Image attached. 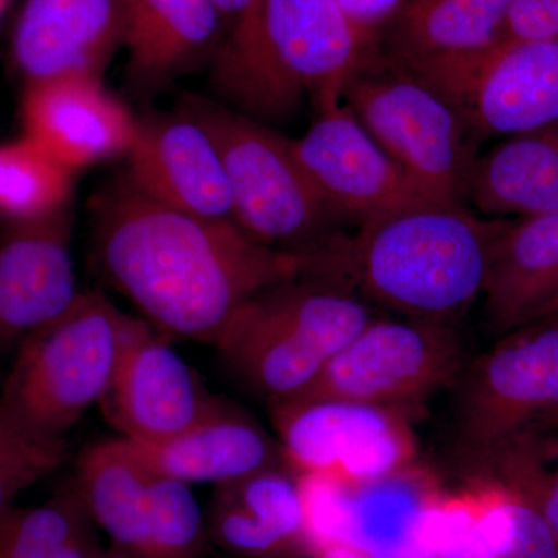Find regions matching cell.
<instances>
[{
	"mask_svg": "<svg viewBox=\"0 0 558 558\" xmlns=\"http://www.w3.org/2000/svg\"><path fill=\"white\" fill-rule=\"evenodd\" d=\"M69 209L49 218L7 222L0 231V352L75 303Z\"/></svg>",
	"mask_w": 558,
	"mask_h": 558,
	"instance_id": "e0dca14e",
	"label": "cell"
},
{
	"mask_svg": "<svg viewBox=\"0 0 558 558\" xmlns=\"http://www.w3.org/2000/svg\"><path fill=\"white\" fill-rule=\"evenodd\" d=\"M7 2H9V3H10V2H11V0H7Z\"/></svg>",
	"mask_w": 558,
	"mask_h": 558,
	"instance_id": "f35d334b",
	"label": "cell"
},
{
	"mask_svg": "<svg viewBox=\"0 0 558 558\" xmlns=\"http://www.w3.org/2000/svg\"><path fill=\"white\" fill-rule=\"evenodd\" d=\"M468 199L490 216L529 218L558 209V120L476 157Z\"/></svg>",
	"mask_w": 558,
	"mask_h": 558,
	"instance_id": "d4e9b609",
	"label": "cell"
},
{
	"mask_svg": "<svg viewBox=\"0 0 558 558\" xmlns=\"http://www.w3.org/2000/svg\"><path fill=\"white\" fill-rule=\"evenodd\" d=\"M488 328L498 336L538 317L558 296V209L506 220L483 290Z\"/></svg>",
	"mask_w": 558,
	"mask_h": 558,
	"instance_id": "603a6c76",
	"label": "cell"
},
{
	"mask_svg": "<svg viewBox=\"0 0 558 558\" xmlns=\"http://www.w3.org/2000/svg\"><path fill=\"white\" fill-rule=\"evenodd\" d=\"M341 101L422 201L464 205L480 142L454 102L435 84L377 50L352 73Z\"/></svg>",
	"mask_w": 558,
	"mask_h": 558,
	"instance_id": "5b68a950",
	"label": "cell"
},
{
	"mask_svg": "<svg viewBox=\"0 0 558 558\" xmlns=\"http://www.w3.org/2000/svg\"><path fill=\"white\" fill-rule=\"evenodd\" d=\"M226 35L213 0H126L128 76L140 89L165 86L213 61Z\"/></svg>",
	"mask_w": 558,
	"mask_h": 558,
	"instance_id": "7402d4cb",
	"label": "cell"
},
{
	"mask_svg": "<svg viewBox=\"0 0 558 558\" xmlns=\"http://www.w3.org/2000/svg\"><path fill=\"white\" fill-rule=\"evenodd\" d=\"M209 542L240 558H311L299 476L288 465L215 486L207 513Z\"/></svg>",
	"mask_w": 558,
	"mask_h": 558,
	"instance_id": "d6986e66",
	"label": "cell"
},
{
	"mask_svg": "<svg viewBox=\"0 0 558 558\" xmlns=\"http://www.w3.org/2000/svg\"><path fill=\"white\" fill-rule=\"evenodd\" d=\"M21 121L22 135L73 174L128 157L138 126L102 76L86 73L24 83Z\"/></svg>",
	"mask_w": 558,
	"mask_h": 558,
	"instance_id": "9a60e30c",
	"label": "cell"
},
{
	"mask_svg": "<svg viewBox=\"0 0 558 558\" xmlns=\"http://www.w3.org/2000/svg\"><path fill=\"white\" fill-rule=\"evenodd\" d=\"M284 464L296 476L363 483L414 464L416 444L399 411L343 402L270 405Z\"/></svg>",
	"mask_w": 558,
	"mask_h": 558,
	"instance_id": "30bf717a",
	"label": "cell"
},
{
	"mask_svg": "<svg viewBox=\"0 0 558 558\" xmlns=\"http://www.w3.org/2000/svg\"><path fill=\"white\" fill-rule=\"evenodd\" d=\"M126 317L102 293H80L64 314L17 344L0 405L36 435L64 439L105 398Z\"/></svg>",
	"mask_w": 558,
	"mask_h": 558,
	"instance_id": "8992f818",
	"label": "cell"
},
{
	"mask_svg": "<svg viewBox=\"0 0 558 558\" xmlns=\"http://www.w3.org/2000/svg\"><path fill=\"white\" fill-rule=\"evenodd\" d=\"M377 50L336 0H258L216 51L213 86L252 119L284 120L304 98L317 112L339 105L352 73Z\"/></svg>",
	"mask_w": 558,
	"mask_h": 558,
	"instance_id": "3957f363",
	"label": "cell"
},
{
	"mask_svg": "<svg viewBox=\"0 0 558 558\" xmlns=\"http://www.w3.org/2000/svg\"><path fill=\"white\" fill-rule=\"evenodd\" d=\"M311 558H376L368 553L352 548V546L340 545V543H328L312 549Z\"/></svg>",
	"mask_w": 558,
	"mask_h": 558,
	"instance_id": "e575fe53",
	"label": "cell"
},
{
	"mask_svg": "<svg viewBox=\"0 0 558 558\" xmlns=\"http://www.w3.org/2000/svg\"><path fill=\"white\" fill-rule=\"evenodd\" d=\"M207 521L190 484L154 475L148 558H207Z\"/></svg>",
	"mask_w": 558,
	"mask_h": 558,
	"instance_id": "f546056e",
	"label": "cell"
},
{
	"mask_svg": "<svg viewBox=\"0 0 558 558\" xmlns=\"http://www.w3.org/2000/svg\"><path fill=\"white\" fill-rule=\"evenodd\" d=\"M405 0H336L349 21L366 40L379 47L381 33Z\"/></svg>",
	"mask_w": 558,
	"mask_h": 558,
	"instance_id": "d6a6232c",
	"label": "cell"
},
{
	"mask_svg": "<svg viewBox=\"0 0 558 558\" xmlns=\"http://www.w3.org/2000/svg\"><path fill=\"white\" fill-rule=\"evenodd\" d=\"M428 81L478 142L537 130L558 120V38L506 40Z\"/></svg>",
	"mask_w": 558,
	"mask_h": 558,
	"instance_id": "7c38bea8",
	"label": "cell"
},
{
	"mask_svg": "<svg viewBox=\"0 0 558 558\" xmlns=\"http://www.w3.org/2000/svg\"><path fill=\"white\" fill-rule=\"evenodd\" d=\"M126 0H25L11 54L27 81L62 75L102 76L123 49Z\"/></svg>",
	"mask_w": 558,
	"mask_h": 558,
	"instance_id": "ac0fdd59",
	"label": "cell"
},
{
	"mask_svg": "<svg viewBox=\"0 0 558 558\" xmlns=\"http://www.w3.org/2000/svg\"><path fill=\"white\" fill-rule=\"evenodd\" d=\"M68 457L64 439L44 438L0 405V515L14 499L54 472Z\"/></svg>",
	"mask_w": 558,
	"mask_h": 558,
	"instance_id": "4dcf8cb0",
	"label": "cell"
},
{
	"mask_svg": "<svg viewBox=\"0 0 558 558\" xmlns=\"http://www.w3.org/2000/svg\"><path fill=\"white\" fill-rule=\"evenodd\" d=\"M292 149L341 223L360 229L402 209L428 204L343 101L319 110L306 134L292 140Z\"/></svg>",
	"mask_w": 558,
	"mask_h": 558,
	"instance_id": "4fadbf2b",
	"label": "cell"
},
{
	"mask_svg": "<svg viewBox=\"0 0 558 558\" xmlns=\"http://www.w3.org/2000/svg\"><path fill=\"white\" fill-rule=\"evenodd\" d=\"M376 318L336 277L304 271L248 301L215 348L238 379L269 402L299 396Z\"/></svg>",
	"mask_w": 558,
	"mask_h": 558,
	"instance_id": "277c9868",
	"label": "cell"
},
{
	"mask_svg": "<svg viewBox=\"0 0 558 558\" xmlns=\"http://www.w3.org/2000/svg\"><path fill=\"white\" fill-rule=\"evenodd\" d=\"M150 473L126 439L95 444L81 453L73 486L110 546L131 558H148Z\"/></svg>",
	"mask_w": 558,
	"mask_h": 558,
	"instance_id": "cb8c5ba5",
	"label": "cell"
},
{
	"mask_svg": "<svg viewBox=\"0 0 558 558\" xmlns=\"http://www.w3.org/2000/svg\"><path fill=\"white\" fill-rule=\"evenodd\" d=\"M73 172L24 137L0 145V218L27 222L70 209Z\"/></svg>",
	"mask_w": 558,
	"mask_h": 558,
	"instance_id": "4316f807",
	"label": "cell"
},
{
	"mask_svg": "<svg viewBox=\"0 0 558 558\" xmlns=\"http://www.w3.org/2000/svg\"><path fill=\"white\" fill-rule=\"evenodd\" d=\"M194 371L148 319L128 314L102 409L121 438L156 442L196 424L215 409Z\"/></svg>",
	"mask_w": 558,
	"mask_h": 558,
	"instance_id": "5bb4252c",
	"label": "cell"
},
{
	"mask_svg": "<svg viewBox=\"0 0 558 558\" xmlns=\"http://www.w3.org/2000/svg\"><path fill=\"white\" fill-rule=\"evenodd\" d=\"M94 218L102 270L170 339L216 347L248 301L303 270L300 253L263 244L233 220L168 207L126 174L95 199Z\"/></svg>",
	"mask_w": 558,
	"mask_h": 558,
	"instance_id": "6da1fadb",
	"label": "cell"
},
{
	"mask_svg": "<svg viewBox=\"0 0 558 558\" xmlns=\"http://www.w3.org/2000/svg\"><path fill=\"white\" fill-rule=\"evenodd\" d=\"M513 0H405L381 33L387 60L432 76L501 43Z\"/></svg>",
	"mask_w": 558,
	"mask_h": 558,
	"instance_id": "44dd1931",
	"label": "cell"
},
{
	"mask_svg": "<svg viewBox=\"0 0 558 558\" xmlns=\"http://www.w3.org/2000/svg\"><path fill=\"white\" fill-rule=\"evenodd\" d=\"M454 385L459 449L470 472L521 440L558 428V314L502 333Z\"/></svg>",
	"mask_w": 558,
	"mask_h": 558,
	"instance_id": "ba28073f",
	"label": "cell"
},
{
	"mask_svg": "<svg viewBox=\"0 0 558 558\" xmlns=\"http://www.w3.org/2000/svg\"><path fill=\"white\" fill-rule=\"evenodd\" d=\"M126 178L143 193L201 218L233 220L226 168L199 121L182 109L138 119Z\"/></svg>",
	"mask_w": 558,
	"mask_h": 558,
	"instance_id": "2e32d148",
	"label": "cell"
},
{
	"mask_svg": "<svg viewBox=\"0 0 558 558\" xmlns=\"http://www.w3.org/2000/svg\"><path fill=\"white\" fill-rule=\"evenodd\" d=\"M558 38V0H513L501 43Z\"/></svg>",
	"mask_w": 558,
	"mask_h": 558,
	"instance_id": "1f68e13d",
	"label": "cell"
},
{
	"mask_svg": "<svg viewBox=\"0 0 558 558\" xmlns=\"http://www.w3.org/2000/svg\"><path fill=\"white\" fill-rule=\"evenodd\" d=\"M505 226L465 205L418 204L307 250L306 271L339 278L403 318L454 325L483 296Z\"/></svg>",
	"mask_w": 558,
	"mask_h": 558,
	"instance_id": "7a4b0ae2",
	"label": "cell"
},
{
	"mask_svg": "<svg viewBox=\"0 0 558 558\" xmlns=\"http://www.w3.org/2000/svg\"><path fill=\"white\" fill-rule=\"evenodd\" d=\"M128 442L150 473L185 484L219 486L284 464L278 440L245 411L220 399L207 416L171 438Z\"/></svg>",
	"mask_w": 558,
	"mask_h": 558,
	"instance_id": "ffe728a7",
	"label": "cell"
},
{
	"mask_svg": "<svg viewBox=\"0 0 558 558\" xmlns=\"http://www.w3.org/2000/svg\"><path fill=\"white\" fill-rule=\"evenodd\" d=\"M470 475L497 483L526 499L558 538V428L521 440Z\"/></svg>",
	"mask_w": 558,
	"mask_h": 558,
	"instance_id": "f1b7e54d",
	"label": "cell"
},
{
	"mask_svg": "<svg viewBox=\"0 0 558 558\" xmlns=\"http://www.w3.org/2000/svg\"><path fill=\"white\" fill-rule=\"evenodd\" d=\"M216 9L219 10L220 16L226 22L227 32L240 22L250 10L255 7L258 0H213Z\"/></svg>",
	"mask_w": 558,
	"mask_h": 558,
	"instance_id": "836d02e7",
	"label": "cell"
},
{
	"mask_svg": "<svg viewBox=\"0 0 558 558\" xmlns=\"http://www.w3.org/2000/svg\"><path fill=\"white\" fill-rule=\"evenodd\" d=\"M299 478L311 553L340 543L376 558H435L425 543V526L439 495L416 465L363 483L323 475Z\"/></svg>",
	"mask_w": 558,
	"mask_h": 558,
	"instance_id": "8fae6325",
	"label": "cell"
},
{
	"mask_svg": "<svg viewBox=\"0 0 558 558\" xmlns=\"http://www.w3.org/2000/svg\"><path fill=\"white\" fill-rule=\"evenodd\" d=\"M7 5H9V2H7V0H0V13H2L3 10H5Z\"/></svg>",
	"mask_w": 558,
	"mask_h": 558,
	"instance_id": "74e56055",
	"label": "cell"
},
{
	"mask_svg": "<svg viewBox=\"0 0 558 558\" xmlns=\"http://www.w3.org/2000/svg\"><path fill=\"white\" fill-rule=\"evenodd\" d=\"M550 314H558V296L556 300L550 301V303L548 304V306L545 307V310L539 312L537 318L545 317V315H550Z\"/></svg>",
	"mask_w": 558,
	"mask_h": 558,
	"instance_id": "8d00e7d4",
	"label": "cell"
},
{
	"mask_svg": "<svg viewBox=\"0 0 558 558\" xmlns=\"http://www.w3.org/2000/svg\"><path fill=\"white\" fill-rule=\"evenodd\" d=\"M464 366L454 325L376 317L286 402L343 400L403 413L454 384Z\"/></svg>",
	"mask_w": 558,
	"mask_h": 558,
	"instance_id": "9c48e42d",
	"label": "cell"
},
{
	"mask_svg": "<svg viewBox=\"0 0 558 558\" xmlns=\"http://www.w3.org/2000/svg\"><path fill=\"white\" fill-rule=\"evenodd\" d=\"M481 535L498 558H558V538L531 502L515 492L472 478L464 492Z\"/></svg>",
	"mask_w": 558,
	"mask_h": 558,
	"instance_id": "83f0119b",
	"label": "cell"
},
{
	"mask_svg": "<svg viewBox=\"0 0 558 558\" xmlns=\"http://www.w3.org/2000/svg\"><path fill=\"white\" fill-rule=\"evenodd\" d=\"M179 109L199 121L226 168L234 222L270 247L303 253L340 233L343 223L312 185L292 140L218 101L183 97Z\"/></svg>",
	"mask_w": 558,
	"mask_h": 558,
	"instance_id": "52a82bcc",
	"label": "cell"
},
{
	"mask_svg": "<svg viewBox=\"0 0 558 558\" xmlns=\"http://www.w3.org/2000/svg\"><path fill=\"white\" fill-rule=\"evenodd\" d=\"M97 529L72 483L43 505L0 515V558H90L101 548Z\"/></svg>",
	"mask_w": 558,
	"mask_h": 558,
	"instance_id": "484cf974",
	"label": "cell"
},
{
	"mask_svg": "<svg viewBox=\"0 0 558 558\" xmlns=\"http://www.w3.org/2000/svg\"><path fill=\"white\" fill-rule=\"evenodd\" d=\"M90 558H131L128 557L126 554L121 553V550L113 548V546L109 545V548H101L97 550Z\"/></svg>",
	"mask_w": 558,
	"mask_h": 558,
	"instance_id": "d590c367",
	"label": "cell"
}]
</instances>
